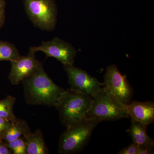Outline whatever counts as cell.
I'll return each instance as SVG.
<instances>
[{
	"instance_id": "6da1fadb",
	"label": "cell",
	"mask_w": 154,
	"mask_h": 154,
	"mask_svg": "<svg viewBox=\"0 0 154 154\" xmlns=\"http://www.w3.org/2000/svg\"><path fill=\"white\" fill-rule=\"evenodd\" d=\"M22 82L25 102L29 105L55 107L65 91L54 82L42 65L34 74Z\"/></svg>"
},
{
	"instance_id": "7a4b0ae2",
	"label": "cell",
	"mask_w": 154,
	"mask_h": 154,
	"mask_svg": "<svg viewBox=\"0 0 154 154\" xmlns=\"http://www.w3.org/2000/svg\"><path fill=\"white\" fill-rule=\"evenodd\" d=\"M93 103V97L70 88L65 90L55 107L61 123L67 127L87 116Z\"/></svg>"
},
{
	"instance_id": "3957f363",
	"label": "cell",
	"mask_w": 154,
	"mask_h": 154,
	"mask_svg": "<svg viewBox=\"0 0 154 154\" xmlns=\"http://www.w3.org/2000/svg\"><path fill=\"white\" fill-rule=\"evenodd\" d=\"M100 122L97 119L86 116L66 127L60 137L58 153L72 154L82 151L88 144L93 131Z\"/></svg>"
},
{
	"instance_id": "277c9868",
	"label": "cell",
	"mask_w": 154,
	"mask_h": 154,
	"mask_svg": "<svg viewBox=\"0 0 154 154\" xmlns=\"http://www.w3.org/2000/svg\"><path fill=\"white\" fill-rule=\"evenodd\" d=\"M125 106L110 97L103 87L93 97L92 106L87 116L97 119L100 122L129 118Z\"/></svg>"
},
{
	"instance_id": "5b68a950",
	"label": "cell",
	"mask_w": 154,
	"mask_h": 154,
	"mask_svg": "<svg viewBox=\"0 0 154 154\" xmlns=\"http://www.w3.org/2000/svg\"><path fill=\"white\" fill-rule=\"evenodd\" d=\"M25 12L33 25L46 31L55 29L57 10L54 0H24Z\"/></svg>"
},
{
	"instance_id": "8992f818",
	"label": "cell",
	"mask_w": 154,
	"mask_h": 154,
	"mask_svg": "<svg viewBox=\"0 0 154 154\" xmlns=\"http://www.w3.org/2000/svg\"><path fill=\"white\" fill-rule=\"evenodd\" d=\"M104 78L103 87L110 97L122 105H128L131 102L133 88L115 65L107 67Z\"/></svg>"
},
{
	"instance_id": "52a82bcc",
	"label": "cell",
	"mask_w": 154,
	"mask_h": 154,
	"mask_svg": "<svg viewBox=\"0 0 154 154\" xmlns=\"http://www.w3.org/2000/svg\"><path fill=\"white\" fill-rule=\"evenodd\" d=\"M37 51L44 53L47 57L54 58L63 66L73 65L77 54L76 50L71 44L57 37L29 48V53L35 54Z\"/></svg>"
},
{
	"instance_id": "ba28073f",
	"label": "cell",
	"mask_w": 154,
	"mask_h": 154,
	"mask_svg": "<svg viewBox=\"0 0 154 154\" xmlns=\"http://www.w3.org/2000/svg\"><path fill=\"white\" fill-rule=\"evenodd\" d=\"M63 66L71 89L94 97L103 88V83L82 69L73 65Z\"/></svg>"
},
{
	"instance_id": "9c48e42d",
	"label": "cell",
	"mask_w": 154,
	"mask_h": 154,
	"mask_svg": "<svg viewBox=\"0 0 154 154\" xmlns=\"http://www.w3.org/2000/svg\"><path fill=\"white\" fill-rule=\"evenodd\" d=\"M11 62L8 79L14 85H19L23 80L34 74L42 65L36 59L35 54L29 52L28 55H20L17 60Z\"/></svg>"
},
{
	"instance_id": "30bf717a",
	"label": "cell",
	"mask_w": 154,
	"mask_h": 154,
	"mask_svg": "<svg viewBox=\"0 0 154 154\" xmlns=\"http://www.w3.org/2000/svg\"><path fill=\"white\" fill-rule=\"evenodd\" d=\"M125 106L131 121L140 122L147 127L154 122L153 102H140L134 100Z\"/></svg>"
},
{
	"instance_id": "8fae6325",
	"label": "cell",
	"mask_w": 154,
	"mask_h": 154,
	"mask_svg": "<svg viewBox=\"0 0 154 154\" xmlns=\"http://www.w3.org/2000/svg\"><path fill=\"white\" fill-rule=\"evenodd\" d=\"M27 146V154H48L49 150L44 140L43 133L40 129L31 131L24 136Z\"/></svg>"
},
{
	"instance_id": "7c38bea8",
	"label": "cell",
	"mask_w": 154,
	"mask_h": 154,
	"mask_svg": "<svg viewBox=\"0 0 154 154\" xmlns=\"http://www.w3.org/2000/svg\"><path fill=\"white\" fill-rule=\"evenodd\" d=\"M131 122L128 132L132 138L133 143L154 150V140L146 133L147 126L140 122Z\"/></svg>"
},
{
	"instance_id": "4fadbf2b",
	"label": "cell",
	"mask_w": 154,
	"mask_h": 154,
	"mask_svg": "<svg viewBox=\"0 0 154 154\" xmlns=\"http://www.w3.org/2000/svg\"><path fill=\"white\" fill-rule=\"evenodd\" d=\"M30 131L27 121L18 118L11 122V126L2 135L1 139L5 142L8 143L24 136Z\"/></svg>"
},
{
	"instance_id": "5bb4252c",
	"label": "cell",
	"mask_w": 154,
	"mask_h": 154,
	"mask_svg": "<svg viewBox=\"0 0 154 154\" xmlns=\"http://www.w3.org/2000/svg\"><path fill=\"white\" fill-rule=\"evenodd\" d=\"M16 99L14 96H8L0 101V117L13 122L18 119L14 112V105Z\"/></svg>"
},
{
	"instance_id": "9a60e30c",
	"label": "cell",
	"mask_w": 154,
	"mask_h": 154,
	"mask_svg": "<svg viewBox=\"0 0 154 154\" xmlns=\"http://www.w3.org/2000/svg\"><path fill=\"white\" fill-rule=\"evenodd\" d=\"M15 45L8 42L0 41V61L16 60L20 57Z\"/></svg>"
},
{
	"instance_id": "2e32d148",
	"label": "cell",
	"mask_w": 154,
	"mask_h": 154,
	"mask_svg": "<svg viewBox=\"0 0 154 154\" xmlns=\"http://www.w3.org/2000/svg\"><path fill=\"white\" fill-rule=\"evenodd\" d=\"M6 143L13 154H27V146L24 137Z\"/></svg>"
},
{
	"instance_id": "e0dca14e",
	"label": "cell",
	"mask_w": 154,
	"mask_h": 154,
	"mask_svg": "<svg viewBox=\"0 0 154 154\" xmlns=\"http://www.w3.org/2000/svg\"><path fill=\"white\" fill-rule=\"evenodd\" d=\"M138 146L136 144H131L127 146L122 149L117 153L118 154H137Z\"/></svg>"
},
{
	"instance_id": "ac0fdd59",
	"label": "cell",
	"mask_w": 154,
	"mask_h": 154,
	"mask_svg": "<svg viewBox=\"0 0 154 154\" xmlns=\"http://www.w3.org/2000/svg\"><path fill=\"white\" fill-rule=\"evenodd\" d=\"M5 0H0V29L5 25Z\"/></svg>"
},
{
	"instance_id": "d6986e66",
	"label": "cell",
	"mask_w": 154,
	"mask_h": 154,
	"mask_svg": "<svg viewBox=\"0 0 154 154\" xmlns=\"http://www.w3.org/2000/svg\"><path fill=\"white\" fill-rule=\"evenodd\" d=\"M11 122L5 119L0 117V139H2V135L11 126Z\"/></svg>"
},
{
	"instance_id": "ffe728a7",
	"label": "cell",
	"mask_w": 154,
	"mask_h": 154,
	"mask_svg": "<svg viewBox=\"0 0 154 154\" xmlns=\"http://www.w3.org/2000/svg\"><path fill=\"white\" fill-rule=\"evenodd\" d=\"M0 154H13L7 143L2 139H0Z\"/></svg>"
}]
</instances>
